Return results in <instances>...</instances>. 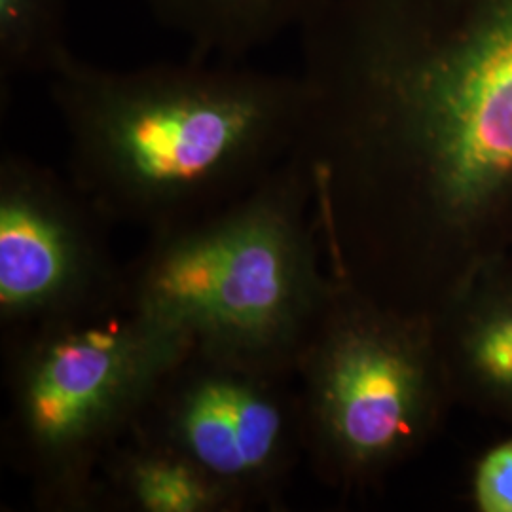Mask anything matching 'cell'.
Segmentation results:
<instances>
[{
    "label": "cell",
    "instance_id": "1",
    "mask_svg": "<svg viewBox=\"0 0 512 512\" xmlns=\"http://www.w3.org/2000/svg\"><path fill=\"white\" fill-rule=\"evenodd\" d=\"M300 37L330 275L429 315L512 249V0H325Z\"/></svg>",
    "mask_w": 512,
    "mask_h": 512
},
{
    "label": "cell",
    "instance_id": "2",
    "mask_svg": "<svg viewBox=\"0 0 512 512\" xmlns=\"http://www.w3.org/2000/svg\"><path fill=\"white\" fill-rule=\"evenodd\" d=\"M48 82L69 179L109 222L148 236L253 190L296 150L308 112L300 73L239 61L107 69L73 54Z\"/></svg>",
    "mask_w": 512,
    "mask_h": 512
},
{
    "label": "cell",
    "instance_id": "3",
    "mask_svg": "<svg viewBox=\"0 0 512 512\" xmlns=\"http://www.w3.org/2000/svg\"><path fill=\"white\" fill-rule=\"evenodd\" d=\"M332 287L310 175L293 152L236 202L150 234L126 264L124 298L196 348L296 372Z\"/></svg>",
    "mask_w": 512,
    "mask_h": 512
},
{
    "label": "cell",
    "instance_id": "4",
    "mask_svg": "<svg viewBox=\"0 0 512 512\" xmlns=\"http://www.w3.org/2000/svg\"><path fill=\"white\" fill-rule=\"evenodd\" d=\"M192 340L126 298L2 334V456L46 512H93L101 461Z\"/></svg>",
    "mask_w": 512,
    "mask_h": 512
},
{
    "label": "cell",
    "instance_id": "5",
    "mask_svg": "<svg viewBox=\"0 0 512 512\" xmlns=\"http://www.w3.org/2000/svg\"><path fill=\"white\" fill-rule=\"evenodd\" d=\"M334 279L296 361L304 454L338 492H363L435 439L454 404L429 315Z\"/></svg>",
    "mask_w": 512,
    "mask_h": 512
},
{
    "label": "cell",
    "instance_id": "6",
    "mask_svg": "<svg viewBox=\"0 0 512 512\" xmlns=\"http://www.w3.org/2000/svg\"><path fill=\"white\" fill-rule=\"evenodd\" d=\"M131 431L194 461L239 511L279 509L306 459L296 372L196 346L167 370Z\"/></svg>",
    "mask_w": 512,
    "mask_h": 512
},
{
    "label": "cell",
    "instance_id": "7",
    "mask_svg": "<svg viewBox=\"0 0 512 512\" xmlns=\"http://www.w3.org/2000/svg\"><path fill=\"white\" fill-rule=\"evenodd\" d=\"M105 219L67 177L4 152L0 162L2 334L101 310L124 298L126 266Z\"/></svg>",
    "mask_w": 512,
    "mask_h": 512
},
{
    "label": "cell",
    "instance_id": "8",
    "mask_svg": "<svg viewBox=\"0 0 512 512\" xmlns=\"http://www.w3.org/2000/svg\"><path fill=\"white\" fill-rule=\"evenodd\" d=\"M429 317L454 403L512 423V249L480 260Z\"/></svg>",
    "mask_w": 512,
    "mask_h": 512
},
{
    "label": "cell",
    "instance_id": "9",
    "mask_svg": "<svg viewBox=\"0 0 512 512\" xmlns=\"http://www.w3.org/2000/svg\"><path fill=\"white\" fill-rule=\"evenodd\" d=\"M241 512L194 461L129 431L99 465L93 512Z\"/></svg>",
    "mask_w": 512,
    "mask_h": 512
},
{
    "label": "cell",
    "instance_id": "10",
    "mask_svg": "<svg viewBox=\"0 0 512 512\" xmlns=\"http://www.w3.org/2000/svg\"><path fill=\"white\" fill-rule=\"evenodd\" d=\"M325 0H145L190 57L241 61L287 31H300Z\"/></svg>",
    "mask_w": 512,
    "mask_h": 512
},
{
    "label": "cell",
    "instance_id": "11",
    "mask_svg": "<svg viewBox=\"0 0 512 512\" xmlns=\"http://www.w3.org/2000/svg\"><path fill=\"white\" fill-rule=\"evenodd\" d=\"M71 0H0V86L6 97L23 76H50L71 55Z\"/></svg>",
    "mask_w": 512,
    "mask_h": 512
},
{
    "label": "cell",
    "instance_id": "12",
    "mask_svg": "<svg viewBox=\"0 0 512 512\" xmlns=\"http://www.w3.org/2000/svg\"><path fill=\"white\" fill-rule=\"evenodd\" d=\"M471 501L476 511L512 512V437L497 442L476 459Z\"/></svg>",
    "mask_w": 512,
    "mask_h": 512
}]
</instances>
